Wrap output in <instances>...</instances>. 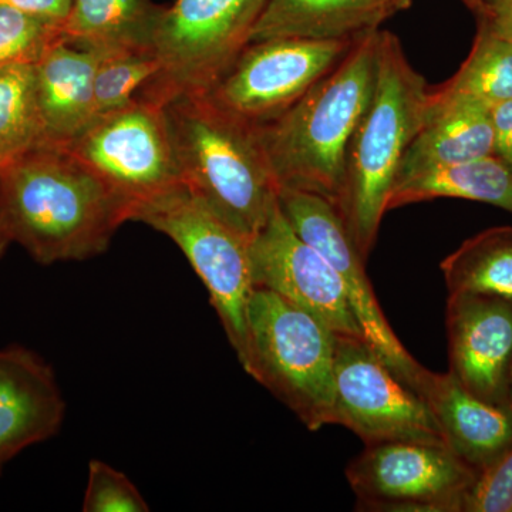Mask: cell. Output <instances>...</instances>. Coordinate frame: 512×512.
I'll return each mask as SVG.
<instances>
[{
	"label": "cell",
	"instance_id": "cell-1",
	"mask_svg": "<svg viewBox=\"0 0 512 512\" xmlns=\"http://www.w3.org/2000/svg\"><path fill=\"white\" fill-rule=\"evenodd\" d=\"M130 210L64 147L39 146L0 164V224L40 265L107 251Z\"/></svg>",
	"mask_w": 512,
	"mask_h": 512
},
{
	"label": "cell",
	"instance_id": "cell-2",
	"mask_svg": "<svg viewBox=\"0 0 512 512\" xmlns=\"http://www.w3.org/2000/svg\"><path fill=\"white\" fill-rule=\"evenodd\" d=\"M379 32L353 39L342 60L295 106L258 127L279 188L315 192L339 210L350 138L375 89Z\"/></svg>",
	"mask_w": 512,
	"mask_h": 512
},
{
	"label": "cell",
	"instance_id": "cell-3",
	"mask_svg": "<svg viewBox=\"0 0 512 512\" xmlns=\"http://www.w3.org/2000/svg\"><path fill=\"white\" fill-rule=\"evenodd\" d=\"M164 107L187 190L254 238L279 194L258 127L222 109L207 93L181 94Z\"/></svg>",
	"mask_w": 512,
	"mask_h": 512
},
{
	"label": "cell",
	"instance_id": "cell-4",
	"mask_svg": "<svg viewBox=\"0 0 512 512\" xmlns=\"http://www.w3.org/2000/svg\"><path fill=\"white\" fill-rule=\"evenodd\" d=\"M427 99L426 80L407 60L399 37L380 30L375 89L350 138L339 205L365 259L375 247L404 153L426 121Z\"/></svg>",
	"mask_w": 512,
	"mask_h": 512
},
{
	"label": "cell",
	"instance_id": "cell-5",
	"mask_svg": "<svg viewBox=\"0 0 512 512\" xmlns=\"http://www.w3.org/2000/svg\"><path fill=\"white\" fill-rule=\"evenodd\" d=\"M335 338L311 313L268 289L254 288L238 360L249 376L316 431L333 424Z\"/></svg>",
	"mask_w": 512,
	"mask_h": 512
},
{
	"label": "cell",
	"instance_id": "cell-6",
	"mask_svg": "<svg viewBox=\"0 0 512 512\" xmlns=\"http://www.w3.org/2000/svg\"><path fill=\"white\" fill-rule=\"evenodd\" d=\"M268 0H175L164 8L154 36L160 70L138 97L168 103L208 93L242 50Z\"/></svg>",
	"mask_w": 512,
	"mask_h": 512
},
{
	"label": "cell",
	"instance_id": "cell-7",
	"mask_svg": "<svg viewBox=\"0 0 512 512\" xmlns=\"http://www.w3.org/2000/svg\"><path fill=\"white\" fill-rule=\"evenodd\" d=\"M133 221L156 229L183 251L207 288L238 356L244 348L248 303L255 288L251 238L222 220L185 185L138 210Z\"/></svg>",
	"mask_w": 512,
	"mask_h": 512
},
{
	"label": "cell",
	"instance_id": "cell-8",
	"mask_svg": "<svg viewBox=\"0 0 512 512\" xmlns=\"http://www.w3.org/2000/svg\"><path fill=\"white\" fill-rule=\"evenodd\" d=\"M137 211L180 188V168L164 104L137 97L123 109L93 120L64 146Z\"/></svg>",
	"mask_w": 512,
	"mask_h": 512
},
{
	"label": "cell",
	"instance_id": "cell-9",
	"mask_svg": "<svg viewBox=\"0 0 512 512\" xmlns=\"http://www.w3.org/2000/svg\"><path fill=\"white\" fill-rule=\"evenodd\" d=\"M477 473L446 444H366L346 478L365 511L461 512Z\"/></svg>",
	"mask_w": 512,
	"mask_h": 512
},
{
	"label": "cell",
	"instance_id": "cell-10",
	"mask_svg": "<svg viewBox=\"0 0 512 512\" xmlns=\"http://www.w3.org/2000/svg\"><path fill=\"white\" fill-rule=\"evenodd\" d=\"M333 424L353 431L365 444H446L420 394L400 380L362 336L335 338Z\"/></svg>",
	"mask_w": 512,
	"mask_h": 512
},
{
	"label": "cell",
	"instance_id": "cell-11",
	"mask_svg": "<svg viewBox=\"0 0 512 512\" xmlns=\"http://www.w3.org/2000/svg\"><path fill=\"white\" fill-rule=\"evenodd\" d=\"M352 42L282 37L249 43L207 94L239 119L265 126L295 106Z\"/></svg>",
	"mask_w": 512,
	"mask_h": 512
},
{
	"label": "cell",
	"instance_id": "cell-12",
	"mask_svg": "<svg viewBox=\"0 0 512 512\" xmlns=\"http://www.w3.org/2000/svg\"><path fill=\"white\" fill-rule=\"evenodd\" d=\"M278 201L293 231L338 271L366 342L413 389L423 366L407 352L384 318L367 278L365 256L357 249L338 208L322 195L292 187L279 188Z\"/></svg>",
	"mask_w": 512,
	"mask_h": 512
},
{
	"label": "cell",
	"instance_id": "cell-13",
	"mask_svg": "<svg viewBox=\"0 0 512 512\" xmlns=\"http://www.w3.org/2000/svg\"><path fill=\"white\" fill-rule=\"evenodd\" d=\"M251 264L255 288L268 289L311 313L336 335L365 338L338 271L293 231L279 201L251 239Z\"/></svg>",
	"mask_w": 512,
	"mask_h": 512
},
{
	"label": "cell",
	"instance_id": "cell-14",
	"mask_svg": "<svg viewBox=\"0 0 512 512\" xmlns=\"http://www.w3.org/2000/svg\"><path fill=\"white\" fill-rule=\"evenodd\" d=\"M446 329L448 372L485 402L510 407L512 303L448 293Z\"/></svg>",
	"mask_w": 512,
	"mask_h": 512
},
{
	"label": "cell",
	"instance_id": "cell-15",
	"mask_svg": "<svg viewBox=\"0 0 512 512\" xmlns=\"http://www.w3.org/2000/svg\"><path fill=\"white\" fill-rule=\"evenodd\" d=\"M66 402L55 370L25 346L0 348V466L55 437Z\"/></svg>",
	"mask_w": 512,
	"mask_h": 512
},
{
	"label": "cell",
	"instance_id": "cell-16",
	"mask_svg": "<svg viewBox=\"0 0 512 512\" xmlns=\"http://www.w3.org/2000/svg\"><path fill=\"white\" fill-rule=\"evenodd\" d=\"M448 447L480 473L512 446V410L468 392L456 377L420 370L414 383Z\"/></svg>",
	"mask_w": 512,
	"mask_h": 512
},
{
	"label": "cell",
	"instance_id": "cell-17",
	"mask_svg": "<svg viewBox=\"0 0 512 512\" xmlns=\"http://www.w3.org/2000/svg\"><path fill=\"white\" fill-rule=\"evenodd\" d=\"M493 154L491 106L474 97L446 96L429 89L426 121L404 153L396 183L433 168Z\"/></svg>",
	"mask_w": 512,
	"mask_h": 512
},
{
	"label": "cell",
	"instance_id": "cell-18",
	"mask_svg": "<svg viewBox=\"0 0 512 512\" xmlns=\"http://www.w3.org/2000/svg\"><path fill=\"white\" fill-rule=\"evenodd\" d=\"M103 55L60 40L35 63L42 146H67L92 123L94 76Z\"/></svg>",
	"mask_w": 512,
	"mask_h": 512
},
{
	"label": "cell",
	"instance_id": "cell-19",
	"mask_svg": "<svg viewBox=\"0 0 512 512\" xmlns=\"http://www.w3.org/2000/svg\"><path fill=\"white\" fill-rule=\"evenodd\" d=\"M413 0H268L251 43L268 39L352 40L379 30Z\"/></svg>",
	"mask_w": 512,
	"mask_h": 512
},
{
	"label": "cell",
	"instance_id": "cell-20",
	"mask_svg": "<svg viewBox=\"0 0 512 512\" xmlns=\"http://www.w3.org/2000/svg\"><path fill=\"white\" fill-rule=\"evenodd\" d=\"M163 10L151 0H72L62 40L101 53L154 50Z\"/></svg>",
	"mask_w": 512,
	"mask_h": 512
},
{
	"label": "cell",
	"instance_id": "cell-21",
	"mask_svg": "<svg viewBox=\"0 0 512 512\" xmlns=\"http://www.w3.org/2000/svg\"><path fill=\"white\" fill-rule=\"evenodd\" d=\"M437 198L484 202L512 214V170L493 154L410 175L394 184L387 211Z\"/></svg>",
	"mask_w": 512,
	"mask_h": 512
},
{
	"label": "cell",
	"instance_id": "cell-22",
	"mask_svg": "<svg viewBox=\"0 0 512 512\" xmlns=\"http://www.w3.org/2000/svg\"><path fill=\"white\" fill-rule=\"evenodd\" d=\"M448 293L493 296L512 303V227L468 238L441 262Z\"/></svg>",
	"mask_w": 512,
	"mask_h": 512
},
{
	"label": "cell",
	"instance_id": "cell-23",
	"mask_svg": "<svg viewBox=\"0 0 512 512\" xmlns=\"http://www.w3.org/2000/svg\"><path fill=\"white\" fill-rule=\"evenodd\" d=\"M431 90L474 97L491 107L512 100V42L480 22L466 62L451 79Z\"/></svg>",
	"mask_w": 512,
	"mask_h": 512
},
{
	"label": "cell",
	"instance_id": "cell-24",
	"mask_svg": "<svg viewBox=\"0 0 512 512\" xmlns=\"http://www.w3.org/2000/svg\"><path fill=\"white\" fill-rule=\"evenodd\" d=\"M35 64L0 69V164L42 146Z\"/></svg>",
	"mask_w": 512,
	"mask_h": 512
},
{
	"label": "cell",
	"instance_id": "cell-25",
	"mask_svg": "<svg viewBox=\"0 0 512 512\" xmlns=\"http://www.w3.org/2000/svg\"><path fill=\"white\" fill-rule=\"evenodd\" d=\"M160 70L154 50L104 53L93 87V120L128 106Z\"/></svg>",
	"mask_w": 512,
	"mask_h": 512
},
{
	"label": "cell",
	"instance_id": "cell-26",
	"mask_svg": "<svg viewBox=\"0 0 512 512\" xmlns=\"http://www.w3.org/2000/svg\"><path fill=\"white\" fill-rule=\"evenodd\" d=\"M63 23L0 6V69L12 64H35L62 40Z\"/></svg>",
	"mask_w": 512,
	"mask_h": 512
},
{
	"label": "cell",
	"instance_id": "cell-27",
	"mask_svg": "<svg viewBox=\"0 0 512 512\" xmlns=\"http://www.w3.org/2000/svg\"><path fill=\"white\" fill-rule=\"evenodd\" d=\"M84 512H147V501L133 481L100 460L89 463Z\"/></svg>",
	"mask_w": 512,
	"mask_h": 512
},
{
	"label": "cell",
	"instance_id": "cell-28",
	"mask_svg": "<svg viewBox=\"0 0 512 512\" xmlns=\"http://www.w3.org/2000/svg\"><path fill=\"white\" fill-rule=\"evenodd\" d=\"M461 512H512V446L477 474Z\"/></svg>",
	"mask_w": 512,
	"mask_h": 512
},
{
	"label": "cell",
	"instance_id": "cell-29",
	"mask_svg": "<svg viewBox=\"0 0 512 512\" xmlns=\"http://www.w3.org/2000/svg\"><path fill=\"white\" fill-rule=\"evenodd\" d=\"M494 127V156L512 170V100L491 107Z\"/></svg>",
	"mask_w": 512,
	"mask_h": 512
},
{
	"label": "cell",
	"instance_id": "cell-30",
	"mask_svg": "<svg viewBox=\"0 0 512 512\" xmlns=\"http://www.w3.org/2000/svg\"><path fill=\"white\" fill-rule=\"evenodd\" d=\"M478 16L491 32L512 42V0H493Z\"/></svg>",
	"mask_w": 512,
	"mask_h": 512
},
{
	"label": "cell",
	"instance_id": "cell-31",
	"mask_svg": "<svg viewBox=\"0 0 512 512\" xmlns=\"http://www.w3.org/2000/svg\"><path fill=\"white\" fill-rule=\"evenodd\" d=\"M70 5L72 0H0V6L23 10L60 23L66 19Z\"/></svg>",
	"mask_w": 512,
	"mask_h": 512
},
{
	"label": "cell",
	"instance_id": "cell-32",
	"mask_svg": "<svg viewBox=\"0 0 512 512\" xmlns=\"http://www.w3.org/2000/svg\"><path fill=\"white\" fill-rule=\"evenodd\" d=\"M12 244L8 234H6L5 228L0 224V261H2L3 255H5L6 249Z\"/></svg>",
	"mask_w": 512,
	"mask_h": 512
},
{
	"label": "cell",
	"instance_id": "cell-33",
	"mask_svg": "<svg viewBox=\"0 0 512 512\" xmlns=\"http://www.w3.org/2000/svg\"><path fill=\"white\" fill-rule=\"evenodd\" d=\"M461 2L466 3L468 8L473 9L474 12L480 13L481 10L484 9L483 0H461Z\"/></svg>",
	"mask_w": 512,
	"mask_h": 512
},
{
	"label": "cell",
	"instance_id": "cell-34",
	"mask_svg": "<svg viewBox=\"0 0 512 512\" xmlns=\"http://www.w3.org/2000/svg\"><path fill=\"white\" fill-rule=\"evenodd\" d=\"M510 407L512 410V379H511V390H510Z\"/></svg>",
	"mask_w": 512,
	"mask_h": 512
},
{
	"label": "cell",
	"instance_id": "cell-35",
	"mask_svg": "<svg viewBox=\"0 0 512 512\" xmlns=\"http://www.w3.org/2000/svg\"><path fill=\"white\" fill-rule=\"evenodd\" d=\"M484 6L487 5V3L493 2V0H483Z\"/></svg>",
	"mask_w": 512,
	"mask_h": 512
},
{
	"label": "cell",
	"instance_id": "cell-36",
	"mask_svg": "<svg viewBox=\"0 0 512 512\" xmlns=\"http://www.w3.org/2000/svg\"><path fill=\"white\" fill-rule=\"evenodd\" d=\"M2 468H3V466H0V473H2Z\"/></svg>",
	"mask_w": 512,
	"mask_h": 512
}]
</instances>
